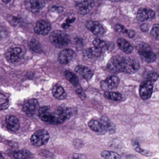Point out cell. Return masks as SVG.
<instances>
[{
	"label": "cell",
	"instance_id": "obj_1",
	"mask_svg": "<svg viewBox=\"0 0 159 159\" xmlns=\"http://www.w3.org/2000/svg\"><path fill=\"white\" fill-rule=\"evenodd\" d=\"M49 39L51 43L57 48H64L69 43V38L67 34L61 30H55L52 32Z\"/></svg>",
	"mask_w": 159,
	"mask_h": 159
},
{
	"label": "cell",
	"instance_id": "obj_2",
	"mask_svg": "<svg viewBox=\"0 0 159 159\" xmlns=\"http://www.w3.org/2000/svg\"><path fill=\"white\" fill-rule=\"evenodd\" d=\"M136 48L139 55L145 62L151 63L156 60V55L152 52L150 46L146 43L142 42L139 43Z\"/></svg>",
	"mask_w": 159,
	"mask_h": 159
},
{
	"label": "cell",
	"instance_id": "obj_3",
	"mask_svg": "<svg viewBox=\"0 0 159 159\" xmlns=\"http://www.w3.org/2000/svg\"><path fill=\"white\" fill-rule=\"evenodd\" d=\"M25 52L19 47H11L5 53V57L8 62L12 64L19 62L24 58Z\"/></svg>",
	"mask_w": 159,
	"mask_h": 159
},
{
	"label": "cell",
	"instance_id": "obj_4",
	"mask_svg": "<svg viewBox=\"0 0 159 159\" xmlns=\"http://www.w3.org/2000/svg\"><path fill=\"white\" fill-rule=\"evenodd\" d=\"M125 58L120 56H115L111 58L108 63L107 67L110 72L118 73L123 72Z\"/></svg>",
	"mask_w": 159,
	"mask_h": 159
},
{
	"label": "cell",
	"instance_id": "obj_5",
	"mask_svg": "<svg viewBox=\"0 0 159 159\" xmlns=\"http://www.w3.org/2000/svg\"><path fill=\"white\" fill-rule=\"evenodd\" d=\"M50 139L49 133L45 130H39L33 134L30 139L31 143L39 147L46 144Z\"/></svg>",
	"mask_w": 159,
	"mask_h": 159
},
{
	"label": "cell",
	"instance_id": "obj_6",
	"mask_svg": "<svg viewBox=\"0 0 159 159\" xmlns=\"http://www.w3.org/2000/svg\"><path fill=\"white\" fill-rule=\"evenodd\" d=\"M153 83L146 80L142 82L139 86V94L140 98L144 100L150 98L153 92Z\"/></svg>",
	"mask_w": 159,
	"mask_h": 159
},
{
	"label": "cell",
	"instance_id": "obj_7",
	"mask_svg": "<svg viewBox=\"0 0 159 159\" xmlns=\"http://www.w3.org/2000/svg\"><path fill=\"white\" fill-rule=\"evenodd\" d=\"M94 5L93 0H79L76 4V10L80 14L85 15L91 11Z\"/></svg>",
	"mask_w": 159,
	"mask_h": 159
},
{
	"label": "cell",
	"instance_id": "obj_8",
	"mask_svg": "<svg viewBox=\"0 0 159 159\" xmlns=\"http://www.w3.org/2000/svg\"><path fill=\"white\" fill-rule=\"evenodd\" d=\"M120 82V80L116 76H110L101 82V88L104 91H108L116 89Z\"/></svg>",
	"mask_w": 159,
	"mask_h": 159
},
{
	"label": "cell",
	"instance_id": "obj_9",
	"mask_svg": "<svg viewBox=\"0 0 159 159\" xmlns=\"http://www.w3.org/2000/svg\"><path fill=\"white\" fill-rule=\"evenodd\" d=\"M25 6L31 12H38L45 6L44 0H26Z\"/></svg>",
	"mask_w": 159,
	"mask_h": 159
},
{
	"label": "cell",
	"instance_id": "obj_10",
	"mask_svg": "<svg viewBox=\"0 0 159 159\" xmlns=\"http://www.w3.org/2000/svg\"><path fill=\"white\" fill-rule=\"evenodd\" d=\"M39 103L36 99H31L27 101L23 106V110L26 115L32 116L39 109Z\"/></svg>",
	"mask_w": 159,
	"mask_h": 159
},
{
	"label": "cell",
	"instance_id": "obj_11",
	"mask_svg": "<svg viewBox=\"0 0 159 159\" xmlns=\"http://www.w3.org/2000/svg\"><path fill=\"white\" fill-rule=\"evenodd\" d=\"M75 56V53L70 49H65L59 53L58 60L62 65H67L70 63Z\"/></svg>",
	"mask_w": 159,
	"mask_h": 159
},
{
	"label": "cell",
	"instance_id": "obj_12",
	"mask_svg": "<svg viewBox=\"0 0 159 159\" xmlns=\"http://www.w3.org/2000/svg\"><path fill=\"white\" fill-rule=\"evenodd\" d=\"M140 66L138 62L134 59H125L123 72L127 74H133L139 70Z\"/></svg>",
	"mask_w": 159,
	"mask_h": 159
},
{
	"label": "cell",
	"instance_id": "obj_13",
	"mask_svg": "<svg viewBox=\"0 0 159 159\" xmlns=\"http://www.w3.org/2000/svg\"><path fill=\"white\" fill-rule=\"evenodd\" d=\"M51 29V25L43 20L38 21L34 27V32L39 35H46L49 33Z\"/></svg>",
	"mask_w": 159,
	"mask_h": 159
},
{
	"label": "cell",
	"instance_id": "obj_14",
	"mask_svg": "<svg viewBox=\"0 0 159 159\" xmlns=\"http://www.w3.org/2000/svg\"><path fill=\"white\" fill-rule=\"evenodd\" d=\"M86 26L93 34L98 37H101L104 33L103 28L100 24L93 21H88L86 23Z\"/></svg>",
	"mask_w": 159,
	"mask_h": 159
},
{
	"label": "cell",
	"instance_id": "obj_15",
	"mask_svg": "<svg viewBox=\"0 0 159 159\" xmlns=\"http://www.w3.org/2000/svg\"><path fill=\"white\" fill-rule=\"evenodd\" d=\"M155 17V13L152 10L150 9L140 8L138 11L137 18L141 22L147 21L149 19H152Z\"/></svg>",
	"mask_w": 159,
	"mask_h": 159
},
{
	"label": "cell",
	"instance_id": "obj_16",
	"mask_svg": "<svg viewBox=\"0 0 159 159\" xmlns=\"http://www.w3.org/2000/svg\"><path fill=\"white\" fill-rule=\"evenodd\" d=\"M88 125L92 131L98 134L103 135L107 133L105 126L100 121L92 120L88 122Z\"/></svg>",
	"mask_w": 159,
	"mask_h": 159
},
{
	"label": "cell",
	"instance_id": "obj_17",
	"mask_svg": "<svg viewBox=\"0 0 159 159\" xmlns=\"http://www.w3.org/2000/svg\"><path fill=\"white\" fill-rule=\"evenodd\" d=\"M6 123L7 128L12 132H17L20 128L19 120L13 115L7 116L6 118Z\"/></svg>",
	"mask_w": 159,
	"mask_h": 159
},
{
	"label": "cell",
	"instance_id": "obj_18",
	"mask_svg": "<svg viewBox=\"0 0 159 159\" xmlns=\"http://www.w3.org/2000/svg\"><path fill=\"white\" fill-rule=\"evenodd\" d=\"M75 71L84 79L87 80H91L93 77L92 71L87 67L82 65H79L76 66L75 69Z\"/></svg>",
	"mask_w": 159,
	"mask_h": 159
},
{
	"label": "cell",
	"instance_id": "obj_19",
	"mask_svg": "<svg viewBox=\"0 0 159 159\" xmlns=\"http://www.w3.org/2000/svg\"><path fill=\"white\" fill-rule=\"evenodd\" d=\"M52 94L56 99L63 100L67 97V93L64 88L59 85L56 84L52 88Z\"/></svg>",
	"mask_w": 159,
	"mask_h": 159
},
{
	"label": "cell",
	"instance_id": "obj_20",
	"mask_svg": "<svg viewBox=\"0 0 159 159\" xmlns=\"http://www.w3.org/2000/svg\"><path fill=\"white\" fill-rule=\"evenodd\" d=\"M117 44L120 49L125 53L130 54L133 52L132 45L124 39H119L117 41Z\"/></svg>",
	"mask_w": 159,
	"mask_h": 159
},
{
	"label": "cell",
	"instance_id": "obj_21",
	"mask_svg": "<svg viewBox=\"0 0 159 159\" xmlns=\"http://www.w3.org/2000/svg\"><path fill=\"white\" fill-rule=\"evenodd\" d=\"M103 51L99 48L93 47L86 49L84 52V56L88 58L99 57L102 54Z\"/></svg>",
	"mask_w": 159,
	"mask_h": 159
},
{
	"label": "cell",
	"instance_id": "obj_22",
	"mask_svg": "<svg viewBox=\"0 0 159 159\" xmlns=\"http://www.w3.org/2000/svg\"><path fill=\"white\" fill-rule=\"evenodd\" d=\"M100 122L103 124L105 126L107 132L111 134L115 133L116 130V126L114 124L112 123L111 121L107 117H103L100 120Z\"/></svg>",
	"mask_w": 159,
	"mask_h": 159
},
{
	"label": "cell",
	"instance_id": "obj_23",
	"mask_svg": "<svg viewBox=\"0 0 159 159\" xmlns=\"http://www.w3.org/2000/svg\"><path fill=\"white\" fill-rule=\"evenodd\" d=\"M65 76L67 80L72 85L75 86H78L79 83V80L76 74L69 70H66L65 72Z\"/></svg>",
	"mask_w": 159,
	"mask_h": 159
},
{
	"label": "cell",
	"instance_id": "obj_24",
	"mask_svg": "<svg viewBox=\"0 0 159 159\" xmlns=\"http://www.w3.org/2000/svg\"><path fill=\"white\" fill-rule=\"evenodd\" d=\"M105 98L113 101H118L121 100L122 96L120 93L118 92H109L106 91L104 93Z\"/></svg>",
	"mask_w": 159,
	"mask_h": 159
},
{
	"label": "cell",
	"instance_id": "obj_25",
	"mask_svg": "<svg viewBox=\"0 0 159 159\" xmlns=\"http://www.w3.org/2000/svg\"><path fill=\"white\" fill-rule=\"evenodd\" d=\"M94 47L99 48L104 52L106 50H108L109 49L110 45H111L110 43L106 42L105 41L102 40L100 39H95L93 42Z\"/></svg>",
	"mask_w": 159,
	"mask_h": 159
},
{
	"label": "cell",
	"instance_id": "obj_26",
	"mask_svg": "<svg viewBox=\"0 0 159 159\" xmlns=\"http://www.w3.org/2000/svg\"><path fill=\"white\" fill-rule=\"evenodd\" d=\"M132 144L135 150L140 154L146 156H150L151 155L152 153L150 152L141 148L138 142L135 139H132Z\"/></svg>",
	"mask_w": 159,
	"mask_h": 159
},
{
	"label": "cell",
	"instance_id": "obj_27",
	"mask_svg": "<svg viewBox=\"0 0 159 159\" xmlns=\"http://www.w3.org/2000/svg\"><path fill=\"white\" fill-rule=\"evenodd\" d=\"M101 156L105 159H119L121 158V157L119 153L108 150L102 151L101 152Z\"/></svg>",
	"mask_w": 159,
	"mask_h": 159
},
{
	"label": "cell",
	"instance_id": "obj_28",
	"mask_svg": "<svg viewBox=\"0 0 159 159\" xmlns=\"http://www.w3.org/2000/svg\"><path fill=\"white\" fill-rule=\"evenodd\" d=\"M29 47L30 50L36 52H39L41 51L40 44L39 42L35 39H33L30 42Z\"/></svg>",
	"mask_w": 159,
	"mask_h": 159
},
{
	"label": "cell",
	"instance_id": "obj_29",
	"mask_svg": "<svg viewBox=\"0 0 159 159\" xmlns=\"http://www.w3.org/2000/svg\"><path fill=\"white\" fill-rule=\"evenodd\" d=\"M9 106V99L4 95L0 93V111L6 109Z\"/></svg>",
	"mask_w": 159,
	"mask_h": 159
},
{
	"label": "cell",
	"instance_id": "obj_30",
	"mask_svg": "<svg viewBox=\"0 0 159 159\" xmlns=\"http://www.w3.org/2000/svg\"><path fill=\"white\" fill-rule=\"evenodd\" d=\"M30 152L27 150H21L15 153L14 156L16 159H26L30 156Z\"/></svg>",
	"mask_w": 159,
	"mask_h": 159
},
{
	"label": "cell",
	"instance_id": "obj_31",
	"mask_svg": "<svg viewBox=\"0 0 159 159\" xmlns=\"http://www.w3.org/2000/svg\"><path fill=\"white\" fill-rule=\"evenodd\" d=\"M159 78V75L158 73L155 72H152L148 74L147 76V80L152 82L154 83V82L156 81Z\"/></svg>",
	"mask_w": 159,
	"mask_h": 159
},
{
	"label": "cell",
	"instance_id": "obj_32",
	"mask_svg": "<svg viewBox=\"0 0 159 159\" xmlns=\"http://www.w3.org/2000/svg\"><path fill=\"white\" fill-rule=\"evenodd\" d=\"M159 25L158 24H155L152 27V29L151 31V34L152 36L158 39H159Z\"/></svg>",
	"mask_w": 159,
	"mask_h": 159
},
{
	"label": "cell",
	"instance_id": "obj_33",
	"mask_svg": "<svg viewBox=\"0 0 159 159\" xmlns=\"http://www.w3.org/2000/svg\"><path fill=\"white\" fill-rule=\"evenodd\" d=\"M124 35L125 36V37H127V38H130V39H132V38H134L135 35V33L134 31L133 30H126L125 29V30L123 32Z\"/></svg>",
	"mask_w": 159,
	"mask_h": 159
},
{
	"label": "cell",
	"instance_id": "obj_34",
	"mask_svg": "<svg viewBox=\"0 0 159 159\" xmlns=\"http://www.w3.org/2000/svg\"><path fill=\"white\" fill-rule=\"evenodd\" d=\"M125 29V28L120 25H117L115 26V30L118 32H122L123 33Z\"/></svg>",
	"mask_w": 159,
	"mask_h": 159
},
{
	"label": "cell",
	"instance_id": "obj_35",
	"mask_svg": "<svg viewBox=\"0 0 159 159\" xmlns=\"http://www.w3.org/2000/svg\"><path fill=\"white\" fill-rule=\"evenodd\" d=\"M11 0H2V1L5 3H9V2H11Z\"/></svg>",
	"mask_w": 159,
	"mask_h": 159
},
{
	"label": "cell",
	"instance_id": "obj_36",
	"mask_svg": "<svg viewBox=\"0 0 159 159\" xmlns=\"http://www.w3.org/2000/svg\"><path fill=\"white\" fill-rule=\"evenodd\" d=\"M110 1L113 2H119L121 1L122 0H109Z\"/></svg>",
	"mask_w": 159,
	"mask_h": 159
},
{
	"label": "cell",
	"instance_id": "obj_37",
	"mask_svg": "<svg viewBox=\"0 0 159 159\" xmlns=\"http://www.w3.org/2000/svg\"><path fill=\"white\" fill-rule=\"evenodd\" d=\"M4 157L2 156V154L0 153V159H3Z\"/></svg>",
	"mask_w": 159,
	"mask_h": 159
}]
</instances>
